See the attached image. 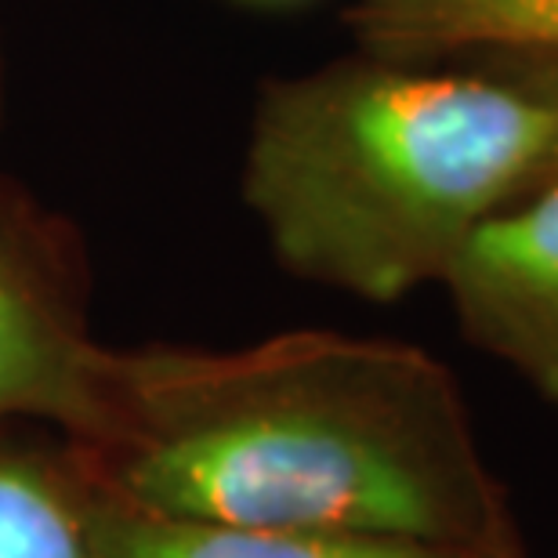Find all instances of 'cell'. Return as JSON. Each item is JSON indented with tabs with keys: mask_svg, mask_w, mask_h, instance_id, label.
<instances>
[{
	"mask_svg": "<svg viewBox=\"0 0 558 558\" xmlns=\"http://www.w3.org/2000/svg\"><path fill=\"white\" fill-rule=\"evenodd\" d=\"M70 453L163 519L526 558L453 371L407 341L290 330L226 352L106 349Z\"/></svg>",
	"mask_w": 558,
	"mask_h": 558,
	"instance_id": "6da1fadb",
	"label": "cell"
},
{
	"mask_svg": "<svg viewBox=\"0 0 558 558\" xmlns=\"http://www.w3.org/2000/svg\"><path fill=\"white\" fill-rule=\"evenodd\" d=\"M551 178L558 124L533 87L366 54L265 87L243 196L283 269L385 305Z\"/></svg>",
	"mask_w": 558,
	"mask_h": 558,
	"instance_id": "7a4b0ae2",
	"label": "cell"
},
{
	"mask_svg": "<svg viewBox=\"0 0 558 558\" xmlns=\"http://www.w3.org/2000/svg\"><path fill=\"white\" fill-rule=\"evenodd\" d=\"M439 283L464 338L558 410V178L478 226Z\"/></svg>",
	"mask_w": 558,
	"mask_h": 558,
	"instance_id": "3957f363",
	"label": "cell"
},
{
	"mask_svg": "<svg viewBox=\"0 0 558 558\" xmlns=\"http://www.w3.org/2000/svg\"><path fill=\"white\" fill-rule=\"evenodd\" d=\"M102 352L0 232V421L40 417L81 439L98 407Z\"/></svg>",
	"mask_w": 558,
	"mask_h": 558,
	"instance_id": "277c9868",
	"label": "cell"
},
{
	"mask_svg": "<svg viewBox=\"0 0 558 558\" xmlns=\"http://www.w3.org/2000/svg\"><path fill=\"white\" fill-rule=\"evenodd\" d=\"M84 478L87 508H92L95 558H508L475 548H457V544L381 537V533L247 530L163 519L106 494L87 472Z\"/></svg>",
	"mask_w": 558,
	"mask_h": 558,
	"instance_id": "5b68a950",
	"label": "cell"
},
{
	"mask_svg": "<svg viewBox=\"0 0 558 558\" xmlns=\"http://www.w3.org/2000/svg\"><path fill=\"white\" fill-rule=\"evenodd\" d=\"M349 26L377 59L457 51L558 54V0H355Z\"/></svg>",
	"mask_w": 558,
	"mask_h": 558,
	"instance_id": "8992f818",
	"label": "cell"
},
{
	"mask_svg": "<svg viewBox=\"0 0 558 558\" xmlns=\"http://www.w3.org/2000/svg\"><path fill=\"white\" fill-rule=\"evenodd\" d=\"M0 558H95L87 478L70 446H0Z\"/></svg>",
	"mask_w": 558,
	"mask_h": 558,
	"instance_id": "52a82bcc",
	"label": "cell"
},
{
	"mask_svg": "<svg viewBox=\"0 0 558 558\" xmlns=\"http://www.w3.org/2000/svg\"><path fill=\"white\" fill-rule=\"evenodd\" d=\"M508 70L515 81L533 87V92L551 106L555 124H558V54H515V62H511Z\"/></svg>",
	"mask_w": 558,
	"mask_h": 558,
	"instance_id": "ba28073f",
	"label": "cell"
}]
</instances>
